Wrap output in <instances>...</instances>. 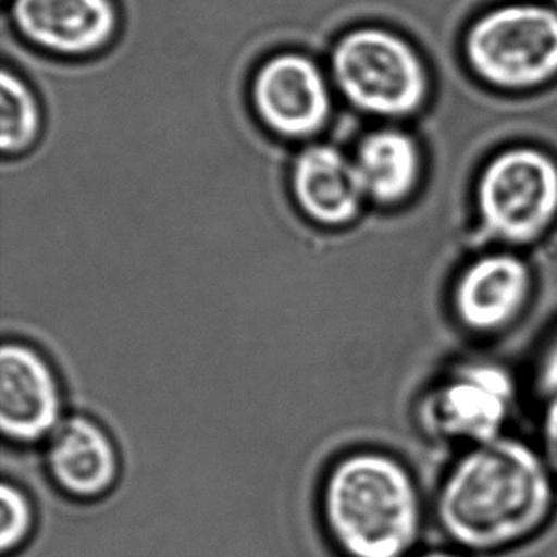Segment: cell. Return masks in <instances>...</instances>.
<instances>
[{"mask_svg":"<svg viewBox=\"0 0 557 557\" xmlns=\"http://www.w3.org/2000/svg\"><path fill=\"white\" fill-rule=\"evenodd\" d=\"M556 482L540 448L517 436L468 446L440 484L436 521L462 549H507L546 527Z\"/></svg>","mask_w":557,"mask_h":557,"instance_id":"6da1fadb","label":"cell"},{"mask_svg":"<svg viewBox=\"0 0 557 557\" xmlns=\"http://www.w3.org/2000/svg\"><path fill=\"white\" fill-rule=\"evenodd\" d=\"M322 515L345 557H407L422 533V495L403 461L358 451L329 472Z\"/></svg>","mask_w":557,"mask_h":557,"instance_id":"7a4b0ae2","label":"cell"},{"mask_svg":"<svg viewBox=\"0 0 557 557\" xmlns=\"http://www.w3.org/2000/svg\"><path fill=\"white\" fill-rule=\"evenodd\" d=\"M325 58L335 92L361 115L410 119L429 99L430 76L422 57L389 28L348 27Z\"/></svg>","mask_w":557,"mask_h":557,"instance_id":"3957f363","label":"cell"},{"mask_svg":"<svg viewBox=\"0 0 557 557\" xmlns=\"http://www.w3.org/2000/svg\"><path fill=\"white\" fill-rule=\"evenodd\" d=\"M479 233L502 249L540 243L557 221V161L533 146L488 159L475 184Z\"/></svg>","mask_w":557,"mask_h":557,"instance_id":"277c9868","label":"cell"},{"mask_svg":"<svg viewBox=\"0 0 557 557\" xmlns=\"http://www.w3.org/2000/svg\"><path fill=\"white\" fill-rule=\"evenodd\" d=\"M462 48L492 89L536 90L557 77V11L534 2L492 9L469 25Z\"/></svg>","mask_w":557,"mask_h":557,"instance_id":"5b68a950","label":"cell"},{"mask_svg":"<svg viewBox=\"0 0 557 557\" xmlns=\"http://www.w3.org/2000/svg\"><path fill=\"white\" fill-rule=\"evenodd\" d=\"M247 100L260 126L288 145L318 141L335 119L332 83L314 57L276 50L253 67Z\"/></svg>","mask_w":557,"mask_h":557,"instance_id":"8992f818","label":"cell"},{"mask_svg":"<svg viewBox=\"0 0 557 557\" xmlns=\"http://www.w3.org/2000/svg\"><path fill=\"white\" fill-rule=\"evenodd\" d=\"M517 387L500 364L472 360L451 368L420 397L417 420L432 440L468 446L505 435Z\"/></svg>","mask_w":557,"mask_h":557,"instance_id":"52a82bcc","label":"cell"},{"mask_svg":"<svg viewBox=\"0 0 557 557\" xmlns=\"http://www.w3.org/2000/svg\"><path fill=\"white\" fill-rule=\"evenodd\" d=\"M2 25L27 47L60 60H89L122 35L119 0H4Z\"/></svg>","mask_w":557,"mask_h":557,"instance_id":"ba28073f","label":"cell"},{"mask_svg":"<svg viewBox=\"0 0 557 557\" xmlns=\"http://www.w3.org/2000/svg\"><path fill=\"white\" fill-rule=\"evenodd\" d=\"M533 292L530 263L517 250L500 247L462 267L453 283V314L472 334H498L523 315Z\"/></svg>","mask_w":557,"mask_h":557,"instance_id":"9c48e42d","label":"cell"},{"mask_svg":"<svg viewBox=\"0 0 557 557\" xmlns=\"http://www.w3.org/2000/svg\"><path fill=\"white\" fill-rule=\"evenodd\" d=\"M286 178L298 213L324 230L351 226L368 201L354 158L332 141L299 146L289 158Z\"/></svg>","mask_w":557,"mask_h":557,"instance_id":"30bf717a","label":"cell"},{"mask_svg":"<svg viewBox=\"0 0 557 557\" xmlns=\"http://www.w3.org/2000/svg\"><path fill=\"white\" fill-rule=\"evenodd\" d=\"M60 383L44 355L22 342L0 350V425L5 438L35 443L60 425Z\"/></svg>","mask_w":557,"mask_h":557,"instance_id":"8fae6325","label":"cell"},{"mask_svg":"<svg viewBox=\"0 0 557 557\" xmlns=\"http://www.w3.org/2000/svg\"><path fill=\"white\" fill-rule=\"evenodd\" d=\"M47 466L64 494L84 500L106 495L120 474L115 443L96 420L83 416L63 420L48 436Z\"/></svg>","mask_w":557,"mask_h":557,"instance_id":"7c38bea8","label":"cell"},{"mask_svg":"<svg viewBox=\"0 0 557 557\" xmlns=\"http://www.w3.org/2000/svg\"><path fill=\"white\" fill-rule=\"evenodd\" d=\"M351 158L367 200L383 210L399 207L419 188L422 152L419 141L404 129L364 133Z\"/></svg>","mask_w":557,"mask_h":557,"instance_id":"4fadbf2b","label":"cell"},{"mask_svg":"<svg viewBox=\"0 0 557 557\" xmlns=\"http://www.w3.org/2000/svg\"><path fill=\"white\" fill-rule=\"evenodd\" d=\"M47 126L40 94L9 64L0 70V154L18 159L40 145Z\"/></svg>","mask_w":557,"mask_h":557,"instance_id":"5bb4252c","label":"cell"},{"mask_svg":"<svg viewBox=\"0 0 557 557\" xmlns=\"http://www.w3.org/2000/svg\"><path fill=\"white\" fill-rule=\"evenodd\" d=\"M0 547L8 554L18 549L34 528V508L17 485L4 482L0 488Z\"/></svg>","mask_w":557,"mask_h":557,"instance_id":"9a60e30c","label":"cell"},{"mask_svg":"<svg viewBox=\"0 0 557 557\" xmlns=\"http://www.w3.org/2000/svg\"><path fill=\"white\" fill-rule=\"evenodd\" d=\"M534 387L543 399L557 397V332L541 348L534 367Z\"/></svg>","mask_w":557,"mask_h":557,"instance_id":"2e32d148","label":"cell"},{"mask_svg":"<svg viewBox=\"0 0 557 557\" xmlns=\"http://www.w3.org/2000/svg\"><path fill=\"white\" fill-rule=\"evenodd\" d=\"M540 451L557 481V397L546 400L541 417Z\"/></svg>","mask_w":557,"mask_h":557,"instance_id":"e0dca14e","label":"cell"},{"mask_svg":"<svg viewBox=\"0 0 557 557\" xmlns=\"http://www.w3.org/2000/svg\"><path fill=\"white\" fill-rule=\"evenodd\" d=\"M417 557H462V556H461V554L453 553V550H430V553H423Z\"/></svg>","mask_w":557,"mask_h":557,"instance_id":"ac0fdd59","label":"cell"},{"mask_svg":"<svg viewBox=\"0 0 557 557\" xmlns=\"http://www.w3.org/2000/svg\"><path fill=\"white\" fill-rule=\"evenodd\" d=\"M205 2H207V0H205ZM207 4H208V2H207ZM210 5H211V4H210ZM211 8H213V5H211ZM213 9H214V8H213ZM214 11H216V9H214ZM216 12H218V11H216ZM218 14H220V12H218ZM221 15H223V14H221ZM223 17H224V15H223ZM226 21H227V18H226ZM234 27H236V25H234ZM236 28H237V27H236ZM249 40H250V38H249ZM252 44H253V41H252ZM275 48H276V47H275V44L270 45V48H269V54H270V53H273V51H275ZM257 50H259V48H257ZM260 54H262V53H260ZM262 57H263V54H262Z\"/></svg>","mask_w":557,"mask_h":557,"instance_id":"d6986e66","label":"cell"},{"mask_svg":"<svg viewBox=\"0 0 557 557\" xmlns=\"http://www.w3.org/2000/svg\"><path fill=\"white\" fill-rule=\"evenodd\" d=\"M553 2H554V4H556V5H557V0H553Z\"/></svg>","mask_w":557,"mask_h":557,"instance_id":"ffe728a7","label":"cell"}]
</instances>
